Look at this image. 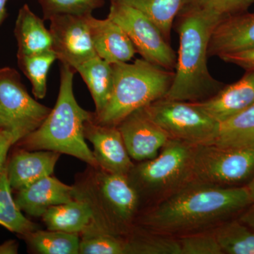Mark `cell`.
<instances>
[{
	"label": "cell",
	"mask_w": 254,
	"mask_h": 254,
	"mask_svg": "<svg viewBox=\"0 0 254 254\" xmlns=\"http://www.w3.org/2000/svg\"><path fill=\"white\" fill-rule=\"evenodd\" d=\"M76 71L61 64L59 94L54 108L41 126L20 140L24 149L58 152L79 159L92 167H98L93 151L86 142L85 124L93 113L82 108L73 93Z\"/></svg>",
	"instance_id": "3"
},
{
	"label": "cell",
	"mask_w": 254,
	"mask_h": 254,
	"mask_svg": "<svg viewBox=\"0 0 254 254\" xmlns=\"http://www.w3.org/2000/svg\"><path fill=\"white\" fill-rule=\"evenodd\" d=\"M89 15H56L49 20L53 51L57 60L74 70L97 56L88 25Z\"/></svg>",
	"instance_id": "10"
},
{
	"label": "cell",
	"mask_w": 254,
	"mask_h": 254,
	"mask_svg": "<svg viewBox=\"0 0 254 254\" xmlns=\"http://www.w3.org/2000/svg\"><path fill=\"white\" fill-rule=\"evenodd\" d=\"M125 254H181L178 240L168 235L138 237L126 242Z\"/></svg>",
	"instance_id": "28"
},
{
	"label": "cell",
	"mask_w": 254,
	"mask_h": 254,
	"mask_svg": "<svg viewBox=\"0 0 254 254\" xmlns=\"http://www.w3.org/2000/svg\"><path fill=\"white\" fill-rule=\"evenodd\" d=\"M240 221L254 230V203H252L245 213L241 215Z\"/></svg>",
	"instance_id": "35"
},
{
	"label": "cell",
	"mask_w": 254,
	"mask_h": 254,
	"mask_svg": "<svg viewBox=\"0 0 254 254\" xmlns=\"http://www.w3.org/2000/svg\"><path fill=\"white\" fill-rule=\"evenodd\" d=\"M186 0H110V3L127 5L138 10L154 21L165 39L170 35L175 18Z\"/></svg>",
	"instance_id": "23"
},
{
	"label": "cell",
	"mask_w": 254,
	"mask_h": 254,
	"mask_svg": "<svg viewBox=\"0 0 254 254\" xmlns=\"http://www.w3.org/2000/svg\"><path fill=\"white\" fill-rule=\"evenodd\" d=\"M253 203L247 187H225L193 180L145 214V227L163 235L199 231L222 223Z\"/></svg>",
	"instance_id": "1"
},
{
	"label": "cell",
	"mask_w": 254,
	"mask_h": 254,
	"mask_svg": "<svg viewBox=\"0 0 254 254\" xmlns=\"http://www.w3.org/2000/svg\"><path fill=\"white\" fill-rule=\"evenodd\" d=\"M195 147L170 138L156 157L133 167L128 177L139 195L163 199L193 180Z\"/></svg>",
	"instance_id": "5"
},
{
	"label": "cell",
	"mask_w": 254,
	"mask_h": 254,
	"mask_svg": "<svg viewBox=\"0 0 254 254\" xmlns=\"http://www.w3.org/2000/svg\"><path fill=\"white\" fill-rule=\"evenodd\" d=\"M55 60L57 57L53 51L17 57L18 66L31 82L32 92L36 99L42 100L46 96L48 72Z\"/></svg>",
	"instance_id": "27"
},
{
	"label": "cell",
	"mask_w": 254,
	"mask_h": 254,
	"mask_svg": "<svg viewBox=\"0 0 254 254\" xmlns=\"http://www.w3.org/2000/svg\"><path fill=\"white\" fill-rule=\"evenodd\" d=\"M222 18L213 11L184 5L174 23L180 46L175 78L165 98L199 103L225 86L211 76L207 65L210 37Z\"/></svg>",
	"instance_id": "2"
},
{
	"label": "cell",
	"mask_w": 254,
	"mask_h": 254,
	"mask_svg": "<svg viewBox=\"0 0 254 254\" xmlns=\"http://www.w3.org/2000/svg\"><path fill=\"white\" fill-rule=\"evenodd\" d=\"M42 218L48 230L78 235L91 225L94 210L88 200L77 198L52 206Z\"/></svg>",
	"instance_id": "20"
},
{
	"label": "cell",
	"mask_w": 254,
	"mask_h": 254,
	"mask_svg": "<svg viewBox=\"0 0 254 254\" xmlns=\"http://www.w3.org/2000/svg\"><path fill=\"white\" fill-rule=\"evenodd\" d=\"M18 245L16 241L9 240L0 245V254L18 253Z\"/></svg>",
	"instance_id": "36"
},
{
	"label": "cell",
	"mask_w": 254,
	"mask_h": 254,
	"mask_svg": "<svg viewBox=\"0 0 254 254\" xmlns=\"http://www.w3.org/2000/svg\"><path fill=\"white\" fill-rule=\"evenodd\" d=\"M118 127L128 155L136 161L154 158L170 139L143 108L130 114Z\"/></svg>",
	"instance_id": "11"
},
{
	"label": "cell",
	"mask_w": 254,
	"mask_h": 254,
	"mask_svg": "<svg viewBox=\"0 0 254 254\" xmlns=\"http://www.w3.org/2000/svg\"><path fill=\"white\" fill-rule=\"evenodd\" d=\"M97 186L110 219L120 225L131 221L138 208L139 193L128 175L103 170L97 177Z\"/></svg>",
	"instance_id": "13"
},
{
	"label": "cell",
	"mask_w": 254,
	"mask_h": 254,
	"mask_svg": "<svg viewBox=\"0 0 254 254\" xmlns=\"http://www.w3.org/2000/svg\"><path fill=\"white\" fill-rule=\"evenodd\" d=\"M74 187L55 177L48 176L18 190L16 203L22 211L33 217H42L52 206L77 198Z\"/></svg>",
	"instance_id": "14"
},
{
	"label": "cell",
	"mask_w": 254,
	"mask_h": 254,
	"mask_svg": "<svg viewBox=\"0 0 254 254\" xmlns=\"http://www.w3.org/2000/svg\"><path fill=\"white\" fill-rule=\"evenodd\" d=\"M60 153L52 150L19 149L15 152L6 165L11 190L26 188L54 172Z\"/></svg>",
	"instance_id": "16"
},
{
	"label": "cell",
	"mask_w": 254,
	"mask_h": 254,
	"mask_svg": "<svg viewBox=\"0 0 254 254\" xmlns=\"http://www.w3.org/2000/svg\"><path fill=\"white\" fill-rule=\"evenodd\" d=\"M21 211L11 194L5 167L0 175V225L22 236L38 230V225L26 218Z\"/></svg>",
	"instance_id": "25"
},
{
	"label": "cell",
	"mask_w": 254,
	"mask_h": 254,
	"mask_svg": "<svg viewBox=\"0 0 254 254\" xmlns=\"http://www.w3.org/2000/svg\"><path fill=\"white\" fill-rule=\"evenodd\" d=\"M108 17L118 23L143 60L173 71L177 55L153 20L127 5L110 3Z\"/></svg>",
	"instance_id": "9"
},
{
	"label": "cell",
	"mask_w": 254,
	"mask_h": 254,
	"mask_svg": "<svg viewBox=\"0 0 254 254\" xmlns=\"http://www.w3.org/2000/svg\"><path fill=\"white\" fill-rule=\"evenodd\" d=\"M44 21L34 14L28 4L23 5L19 9L14 27L17 57L53 51V38Z\"/></svg>",
	"instance_id": "19"
},
{
	"label": "cell",
	"mask_w": 254,
	"mask_h": 254,
	"mask_svg": "<svg viewBox=\"0 0 254 254\" xmlns=\"http://www.w3.org/2000/svg\"><path fill=\"white\" fill-rule=\"evenodd\" d=\"M150 120L173 139L190 144H212L220 123L193 103L163 98L143 108Z\"/></svg>",
	"instance_id": "6"
},
{
	"label": "cell",
	"mask_w": 254,
	"mask_h": 254,
	"mask_svg": "<svg viewBox=\"0 0 254 254\" xmlns=\"http://www.w3.org/2000/svg\"><path fill=\"white\" fill-rule=\"evenodd\" d=\"M51 109L32 98L14 68H0V131L10 132L17 143L35 131Z\"/></svg>",
	"instance_id": "7"
},
{
	"label": "cell",
	"mask_w": 254,
	"mask_h": 254,
	"mask_svg": "<svg viewBox=\"0 0 254 254\" xmlns=\"http://www.w3.org/2000/svg\"><path fill=\"white\" fill-rule=\"evenodd\" d=\"M219 58L225 63L233 64L245 68L247 71L254 70V48L238 53L222 55Z\"/></svg>",
	"instance_id": "33"
},
{
	"label": "cell",
	"mask_w": 254,
	"mask_h": 254,
	"mask_svg": "<svg viewBox=\"0 0 254 254\" xmlns=\"http://www.w3.org/2000/svg\"><path fill=\"white\" fill-rule=\"evenodd\" d=\"M17 143L14 135L10 132L0 131V175L6 167V158L10 148Z\"/></svg>",
	"instance_id": "34"
},
{
	"label": "cell",
	"mask_w": 254,
	"mask_h": 254,
	"mask_svg": "<svg viewBox=\"0 0 254 254\" xmlns=\"http://www.w3.org/2000/svg\"><path fill=\"white\" fill-rule=\"evenodd\" d=\"M254 0H186L185 5L211 11L222 18L247 12Z\"/></svg>",
	"instance_id": "32"
},
{
	"label": "cell",
	"mask_w": 254,
	"mask_h": 254,
	"mask_svg": "<svg viewBox=\"0 0 254 254\" xmlns=\"http://www.w3.org/2000/svg\"><path fill=\"white\" fill-rule=\"evenodd\" d=\"M214 233L223 254H254V230L240 220L223 222Z\"/></svg>",
	"instance_id": "26"
},
{
	"label": "cell",
	"mask_w": 254,
	"mask_h": 254,
	"mask_svg": "<svg viewBox=\"0 0 254 254\" xmlns=\"http://www.w3.org/2000/svg\"><path fill=\"white\" fill-rule=\"evenodd\" d=\"M88 21L95 53L102 59L111 64L128 63L137 53L126 32L108 16L98 19L90 14Z\"/></svg>",
	"instance_id": "17"
},
{
	"label": "cell",
	"mask_w": 254,
	"mask_h": 254,
	"mask_svg": "<svg viewBox=\"0 0 254 254\" xmlns=\"http://www.w3.org/2000/svg\"><path fill=\"white\" fill-rule=\"evenodd\" d=\"M84 133L93 145L98 167L108 173L128 175L134 165L118 126L100 125L91 118L85 124Z\"/></svg>",
	"instance_id": "12"
},
{
	"label": "cell",
	"mask_w": 254,
	"mask_h": 254,
	"mask_svg": "<svg viewBox=\"0 0 254 254\" xmlns=\"http://www.w3.org/2000/svg\"><path fill=\"white\" fill-rule=\"evenodd\" d=\"M113 93L106 108L93 121L118 126L127 116L155 100L165 98L175 78V71L142 59L133 63L113 64Z\"/></svg>",
	"instance_id": "4"
},
{
	"label": "cell",
	"mask_w": 254,
	"mask_h": 254,
	"mask_svg": "<svg viewBox=\"0 0 254 254\" xmlns=\"http://www.w3.org/2000/svg\"><path fill=\"white\" fill-rule=\"evenodd\" d=\"M254 173V143L238 148L197 145L193 179L225 187L245 181Z\"/></svg>",
	"instance_id": "8"
},
{
	"label": "cell",
	"mask_w": 254,
	"mask_h": 254,
	"mask_svg": "<svg viewBox=\"0 0 254 254\" xmlns=\"http://www.w3.org/2000/svg\"><path fill=\"white\" fill-rule=\"evenodd\" d=\"M23 237L30 248L38 254H79L81 240L76 234L38 229Z\"/></svg>",
	"instance_id": "24"
},
{
	"label": "cell",
	"mask_w": 254,
	"mask_h": 254,
	"mask_svg": "<svg viewBox=\"0 0 254 254\" xmlns=\"http://www.w3.org/2000/svg\"><path fill=\"white\" fill-rule=\"evenodd\" d=\"M247 187V189H248L249 191H250L252 201L254 203V178L250 182V183L249 184Z\"/></svg>",
	"instance_id": "38"
},
{
	"label": "cell",
	"mask_w": 254,
	"mask_h": 254,
	"mask_svg": "<svg viewBox=\"0 0 254 254\" xmlns=\"http://www.w3.org/2000/svg\"><path fill=\"white\" fill-rule=\"evenodd\" d=\"M218 123L240 113L254 103V70L232 84L225 86L215 96L193 103Z\"/></svg>",
	"instance_id": "18"
},
{
	"label": "cell",
	"mask_w": 254,
	"mask_h": 254,
	"mask_svg": "<svg viewBox=\"0 0 254 254\" xmlns=\"http://www.w3.org/2000/svg\"><path fill=\"white\" fill-rule=\"evenodd\" d=\"M254 143V103L247 109L220 123L212 144L222 148H238Z\"/></svg>",
	"instance_id": "22"
},
{
	"label": "cell",
	"mask_w": 254,
	"mask_h": 254,
	"mask_svg": "<svg viewBox=\"0 0 254 254\" xmlns=\"http://www.w3.org/2000/svg\"><path fill=\"white\" fill-rule=\"evenodd\" d=\"M254 48V13H242L222 18L214 28L208 57L238 53Z\"/></svg>",
	"instance_id": "15"
},
{
	"label": "cell",
	"mask_w": 254,
	"mask_h": 254,
	"mask_svg": "<svg viewBox=\"0 0 254 254\" xmlns=\"http://www.w3.org/2000/svg\"><path fill=\"white\" fill-rule=\"evenodd\" d=\"M178 241L181 254H223L214 232L185 235Z\"/></svg>",
	"instance_id": "31"
},
{
	"label": "cell",
	"mask_w": 254,
	"mask_h": 254,
	"mask_svg": "<svg viewBox=\"0 0 254 254\" xmlns=\"http://www.w3.org/2000/svg\"><path fill=\"white\" fill-rule=\"evenodd\" d=\"M43 11V19L49 21L56 15L85 16L103 7L105 0H38Z\"/></svg>",
	"instance_id": "30"
},
{
	"label": "cell",
	"mask_w": 254,
	"mask_h": 254,
	"mask_svg": "<svg viewBox=\"0 0 254 254\" xmlns=\"http://www.w3.org/2000/svg\"><path fill=\"white\" fill-rule=\"evenodd\" d=\"M86 83L94 101V115H99L106 108L113 93L114 76L111 64L95 56L75 68Z\"/></svg>",
	"instance_id": "21"
},
{
	"label": "cell",
	"mask_w": 254,
	"mask_h": 254,
	"mask_svg": "<svg viewBox=\"0 0 254 254\" xmlns=\"http://www.w3.org/2000/svg\"><path fill=\"white\" fill-rule=\"evenodd\" d=\"M125 250L126 242L99 226L96 232L89 230L80 242L79 254H123Z\"/></svg>",
	"instance_id": "29"
},
{
	"label": "cell",
	"mask_w": 254,
	"mask_h": 254,
	"mask_svg": "<svg viewBox=\"0 0 254 254\" xmlns=\"http://www.w3.org/2000/svg\"><path fill=\"white\" fill-rule=\"evenodd\" d=\"M7 0H0V26L6 18V4Z\"/></svg>",
	"instance_id": "37"
}]
</instances>
